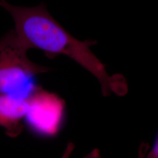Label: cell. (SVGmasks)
<instances>
[{
	"label": "cell",
	"mask_w": 158,
	"mask_h": 158,
	"mask_svg": "<svg viewBox=\"0 0 158 158\" xmlns=\"http://www.w3.org/2000/svg\"><path fill=\"white\" fill-rule=\"evenodd\" d=\"M29 108L27 121L34 130L40 134H56L62 118L64 104L57 96L35 88L28 96Z\"/></svg>",
	"instance_id": "3"
},
{
	"label": "cell",
	"mask_w": 158,
	"mask_h": 158,
	"mask_svg": "<svg viewBox=\"0 0 158 158\" xmlns=\"http://www.w3.org/2000/svg\"><path fill=\"white\" fill-rule=\"evenodd\" d=\"M151 156L155 158H158V136L156 140V142L155 143V145L153 147L152 152L150 154Z\"/></svg>",
	"instance_id": "5"
},
{
	"label": "cell",
	"mask_w": 158,
	"mask_h": 158,
	"mask_svg": "<svg viewBox=\"0 0 158 158\" xmlns=\"http://www.w3.org/2000/svg\"><path fill=\"white\" fill-rule=\"evenodd\" d=\"M28 108V96L0 93V126L5 128L6 135L17 138L21 134L22 121Z\"/></svg>",
	"instance_id": "4"
},
{
	"label": "cell",
	"mask_w": 158,
	"mask_h": 158,
	"mask_svg": "<svg viewBox=\"0 0 158 158\" xmlns=\"http://www.w3.org/2000/svg\"><path fill=\"white\" fill-rule=\"evenodd\" d=\"M0 6L11 15L14 30L29 49L42 50L49 57L63 55L72 59L98 79L104 96H109L111 92L118 96L127 93L124 77L119 74L110 76L104 65L91 51L96 41H80L74 38L51 16L45 4L21 7L0 0Z\"/></svg>",
	"instance_id": "1"
},
{
	"label": "cell",
	"mask_w": 158,
	"mask_h": 158,
	"mask_svg": "<svg viewBox=\"0 0 158 158\" xmlns=\"http://www.w3.org/2000/svg\"><path fill=\"white\" fill-rule=\"evenodd\" d=\"M29 49L12 30L0 38V93L17 95L23 90L31 93L35 88L32 80L50 69L32 62Z\"/></svg>",
	"instance_id": "2"
}]
</instances>
